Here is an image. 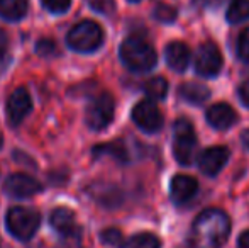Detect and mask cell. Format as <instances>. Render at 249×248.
<instances>
[{
  "mask_svg": "<svg viewBox=\"0 0 249 248\" xmlns=\"http://www.w3.org/2000/svg\"><path fill=\"white\" fill-rule=\"evenodd\" d=\"M226 19L229 24H239L249 19V0H232L227 7Z\"/></svg>",
  "mask_w": 249,
  "mask_h": 248,
  "instance_id": "ac0fdd59",
  "label": "cell"
},
{
  "mask_svg": "<svg viewBox=\"0 0 249 248\" xmlns=\"http://www.w3.org/2000/svg\"><path fill=\"white\" fill-rule=\"evenodd\" d=\"M87 2L95 12L104 14V16H110L115 10V0H87Z\"/></svg>",
  "mask_w": 249,
  "mask_h": 248,
  "instance_id": "cb8c5ba5",
  "label": "cell"
},
{
  "mask_svg": "<svg viewBox=\"0 0 249 248\" xmlns=\"http://www.w3.org/2000/svg\"><path fill=\"white\" fill-rule=\"evenodd\" d=\"M102 242L107 243L110 247H121L122 248V243H124V236L119 229H114V228H108L105 231H102Z\"/></svg>",
  "mask_w": 249,
  "mask_h": 248,
  "instance_id": "d4e9b609",
  "label": "cell"
},
{
  "mask_svg": "<svg viewBox=\"0 0 249 248\" xmlns=\"http://www.w3.org/2000/svg\"><path fill=\"white\" fill-rule=\"evenodd\" d=\"M68 46L78 53H92L99 50L104 43V31L93 20H83L73 26L66 36Z\"/></svg>",
  "mask_w": 249,
  "mask_h": 248,
  "instance_id": "5b68a950",
  "label": "cell"
},
{
  "mask_svg": "<svg viewBox=\"0 0 249 248\" xmlns=\"http://www.w3.org/2000/svg\"><path fill=\"white\" fill-rule=\"evenodd\" d=\"M44 9H48L53 14H63L70 9L71 0H41Z\"/></svg>",
  "mask_w": 249,
  "mask_h": 248,
  "instance_id": "484cf974",
  "label": "cell"
},
{
  "mask_svg": "<svg viewBox=\"0 0 249 248\" xmlns=\"http://www.w3.org/2000/svg\"><path fill=\"white\" fill-rule=\"evenodd\" d=\"M122 248H161V242L153 233H138L122 243Z\"/></svg>",
  "mask_w": 249,
  "mask_h": 248,
  "instance_id": "ffe728a7",
  "label": "cell"
},
{
  "mask_svg": "<svg viewBox=\"0 0 249 248\" xmlns=\"http://www.w3.org/2000/svg\"><path fill=\"white\" fill-rule=\"evenodd\" d=\"M197 134L192 123L185 117L175 121L173 124V155L177 162L183 167L192 165L197 153Z\"/></svg>",
  "mask_w": 249,
  "mask_h": 248,
  "instance_id": "3957f363",
  "label": "cell"
},
{
  "mask_svg": "<svg viewBox=\"0 0 249 248\" xmlns=\"http://www.w3.org/2000/svg\"><path fill=\"white\" fill-rule=\"evenodd\" d=\"M178 97L190 106H202L210 97V90L202 83L188 82L178 87Z\"/></svg>",
  "mask_w": 249,
  "mask_h": 248,
  "instance_id": "2e32d148",
  "label": "cell"
},
{
  "mask_svg": "<svg viewBox=\"0 0 249 248\" xmlns=\"http://www.w3.org/2000/svg\"><path fill=\"white\" fill-rule=\"evenodd\" d=\"M5 225H7V229H9L17 240L26 242V240L33 238L37 229H39L41 216H39V212L34 211V209L16 206V208H10L9 211H7Z\"/></svg>",
  "mask_w": 249,
  "mask_h": 248,
  "instance_id": "277c9868",
  "label": "cell"
},
{
  "mask_svg": "<svg viewBox=\"0 0 249 248\" xmlns=\"http://www.w3.org/2000/svg\"><path fill=\"white\" fill-rule=\"evenodd\" d=\"M121 60L134 73H146L156 66L158 55L148 41L141 38H127L121 44Z\"/></svg>",
  "mask_w": 249,
  "mask_h": 248,
  "instance_id": "7a4b0ae2",
  "label": "cell"
},
{
  "mask_svg": "<svg viewBox=\"0 0 249 248\" xmlns=\"http://www.w3.org/2000/svg\"><path fill=\"white\" fill-rule=\"evenodd\" d=\"M164 60H166V65L173 72L183 73L188 68L192 60L190 48L185 43H181V41H173V43H170L164 48Z\"/></svg>",
  "mask_w": 249,
  "mask_h": 248,
  "instance_id": "4fadbf2b",
  "label": "cell"
},
{
  "mask_svg": "<svg viewBox=\"0 0 249 248\" xmlns=\"http://www.w3.org/2000/svg\"><path fill=\"white\" fill-rule=\"evenodd\" d=\"M236 55L243 63L249 65V27L243 31V33L237 36L236 41Z\"/></svg>",
  "mask_w": 249,
  "mask_h": 248,
  "instance_id": "603a6c76",
  "label": "cell"
},
{
  "mask_svg": "<svg viewBox=\"0 0 249 248\" xmlns=\"http://www.w3.org/2000/svg\"><path fill=\"white\" fill-rule=\"evenodd\" d=\"M27 12L26 0H0V17L5 20H20Z\"/></svg>",
  "mask_w": 249,
  "mask_h": 248,
  "instance_id": "e0dca14e",
  "label": "cell"
},
{
  "mask_svg": "<svg viewBox=\"0 0 249 248\" xmlns=\"http://www.w3.org/2000/svg\"><path fill=\"white\" fill-rule=\"evenodd\" d=\"M207 123H209L212 128L219 129V131H224V129L232 128L234 124L237 123V114L229 104H213L212 107L207 109Z\"/></svg>",
  "mask_w": 249,
  "mask_h": 248,
  "instance_id": "5bb4252c",
  "label": "cell"
},
{
  "mask_svg": "<svg viewBox=\"0 0 249 248\" xmlns=\"http://www.w3.org/2000/svg\"><path fill=\"white\" fill-rule=\"evenodd\" d=\"M144 92L149 100H163L168 95V82L163 76H153L144 83Z\"/></svg>",
  "mask_w": 249,
  "mask_h": 248,
  "instance_id": "d6986e66",
  "label": "cell"
},
{
  "mask_svg": "<svg viewBox=\"0 0 249 248\" xmlns=\"http://www.w3.org/2000/svg\"><path fill=\"white\" fill-rule=\"evenodd\" d=\"M51 226L63 236H70V238H75L80 235V228L76 225V218L73 214V211L66 208H58L53 211L51 214Z\"/></svg>",
  "mask_w": 249,
  "mask_h": 248,
  "instance_id": "9a60e30c",
  "label": "cell"
},
{
  "mask_svg": "<svg viewBox=\"0 0 249 248\" xmlns=\"http://www.w3.org/2000/svg\"><path fill=\"white\" fill-rule=\"evenodd\" d=\"M95 153H108V155H112L114 158H117L119 162H127L129 160V153L122 141H114V143H110V145L99 146V148H95Z\"/></svg>",
  "mask_w": 249,
  "mask_h": 248,
  "instance_id": "7402d4cb",
  "label": "cell"
},
{
  "mask_svg": "<svg viewBox=\"0 0 249 248\" xmlns=\"http://www.w3.org/2000/svg\"><path fill=\"white\" fill-rule=\"evenodd\" d=\"M31 109H33V100L31 95L24 87L16 89L7 99V117L12 126L20 124L27 116H29Z\"/></svg>",
  "mask_w": 249,
  "mask_h": 248,
  "instance_id": "9c48e42d",
  "label": "cell"
},
{
  "mask_svg": "<svg viewBox=\"0 0 249 248\" xmlns=\"http://www.w3.org/2000/svg\"><path fill=\"white\" fill-rule=\"evenodd\" d=\"M132 121H134L136 126H138L141 131L149 133V134L160 131L164 123L161 111L158 109L154 100H149V99L141 100V102L136 104L134 109H132Z\"/></svg>",
  "mask_w": 249,
  "mask_h": 248,
  "instance_id": "ba28073f",
  "label": "cell"
},
{
  "mask_svg": "<svg viewBox=\"0 0 249 248\" xmlns=\"http://www.w3.org/2000/svg\"><path fill=\"white\" fill-rule=\"evenodd\" d=\"M129 2H132V3H138V2H141V0H129Z\"/></svg>",
  "mask_w": 249,
  "mask_h": 248,
  "instance_id": "1f68e13d",
  "label": "cell"
},
{
  "mask_svg": "<svg viewBox=\"0 0 249 248\" xmlns=\"http://www.w3.org/2000/svg\"><path fill=\"white\" fill-rule=\"evenodd\" d=\"M114 111H115L114 97L107 92L100 94L87 107V114H85L87 126L90 129H93V131H102V129H105L112 123Z\"/></svg>",
  "mask_w": 249,
  "mask_h": 248,
  "instance_id": "8992f818",
  "label": "cell"
},
{
  "mask_svg": "<svg viewBox=\"0 0 249 248\" xmlns=\"http://www.w3.org/2000/svg\"><path fill=\"white\" fill-rule=\"evenodd\" d=\"M229 162V148L226 146H212L200 153L198 156V169L202 173L209 177H213L226 167Z\"/></svg>",
  "mask_w": 249,
  "mask_h": 248,
  "instance_id": "30bf717a",
  "label": "cell"
},
{
  "mask_svg": "<svg viewBox=\"0 0 249 248\" xmlns=\"http://www.w3.org/2000/svg\"><path fill=\"white\" fill-rule=\"evenodd\" d=\"M2 143H3V139H2V134H0V148H2Z\"/></svg>",
  "mask_w": 249,
  "mask_h": 248,
  "instance_id": "d6a6232c",
  "label": "cell"
},
{
  "mask_svg": "<svg viewBox=\"0 0 249 248\" xmlns=\"http://www.w3.org/2000/svg\"><path fill=\"white\" fill-rule=\"evenodd\" d=\"M237 95H239L243 106L249 109V78L244 80V82L239 85V89H237Z\"/></svg>",
  "mask_w": 249,
  "mask_h": 248,
  "instance_id": "83f0119b",
  "label": "cell"
},
{
  "mask_svg": "<svg viewBox=\"0 0 249 248\" xmlns=\"http://www.w3.org/2000/svg\"><path fill=\"white\" fill-rule=\"evenodd\" d=\"M36 51L41 57H53V55H56V43L51 39H41L36 44Z\"/></svg>",
  "mask_w": 249,
  "mask_h": 248,
  "instance_id": "4316f807",
  "label": "cell"
},
{
  "mask_svg": "<svg viewBox=\"0 0 249 248\" xmlns=\"http://www.w3.org/2000/svg\"><path fill=\"white\" fill-rule=\"evenodd\" d=\"M198 191V182L190 175L178 173L171 179L170 184V197L177 206H181L185 202L192 201Z\"/></svg>",
  "mask_w": 249,
  "mask_h": 248,
  "instance_id": "7c38bea8",
  "label": "cell"
},
{
  "mask_svg": "<svg viewBox=\"0 0 249 248\" xmlns=\"http://www.w3.org/2000/svg\"><path fill=\"white\" fill-rule=\"evenodd\" d=\"M195 72L203 78H213L222 70V53L213 43H203L195 53Z\"/></svg>",
  "mask_w": 249,
  "mask_h": 248,
  "instance_id": "52a82bcc",
  "label": "cell"
},
{
  "mask_svg": "<svg viewBox=\"0 0 249 248\" xmlns=\"http://www.w3.org/2000/svg\"><path fill=\"white\" fill-rule=\"evenodd\" d=\"M153 17L158 20V22H163V24H171L177 20L178 12L175 7L168 5V3H158L153 10Z\"/></svg>",
  "mask_w": 249,
  "mask_h": 248,
  "instance_id": "44dd1931",
  "label": "cell"
},
{
  "mask_svg": "<svg viewBox=\"0 0 249 248\" xmlns=\"http://www.w3.org/2000/svg\"><path fill=\"white\" fill-rule=\"evenodd\" d=\"M237 248H249V229L243 231L237 238Z\"/></svg>",
  "mask_w": 249,
  "mask_h": 248,
  "instance_id": "f546056e",
  "label": "cell"
},
{
  "mask_svg": "<svg viewBox=\"0 0 249 248\" xmlns=\"http://www.w3.org/2000/svg\"><path fill=\"white\" fill-rule=\"evenodd\" d=\"M7 46H9V38H7L5 31L0 29V61H2L3 58H5Z\"/></svg>",
  "mask_w": 249,
  "mask_h": 248,
  "instance_id": "f1b7e54d",
  "label": "cell"
},
{
  "mask_svg": "<svg viewBox=\"0 0 249 248\" xmlns=\"http://www.w3.org/2000/svg\"><path fill=\"white\" fill-rule=\"evenodd\" d=\"M3 191L10 195V197L17 199H27L36 195L41 191V184L34 180L33 177L26 175V173H14L3 184Z\"/></svg>",
  "mask_w": 249,
  "mask_h": 248,
  "instance_id": "8fae6325",
  "label": "cell"
},
{
  "mask_svg": "<svg viewBox=\"0 0 249 248\" xmlns=\"http://www.w3.org/2000/svg\"><path fill=\"white\" fill-rule=\"evenodd\" d=\"M241 141H243L244 148L249 150V129H244V131L241 133Z\"/></svg>",
  "mask_w": 249,
  "mask_h": 248,
  "instance_id": "4dcf8cb0",
  "label": "cell"
},
{
  "mask_svg": "<svg viewBox=\"0 0 249 248\" xmlns=\"http://www.w3.org/2000/svg\"><path fill=\"white\" fill-rule=\"evenodd\" d=\"M231 233V219L220 209H205L195 218L188 236L190 248H222Z\"/></svg>",
  "mask_w": 249,
  "mask_h": 248,
  "instance_id": "6da1fadb",
  "label": "cell"
}]
</instances>
